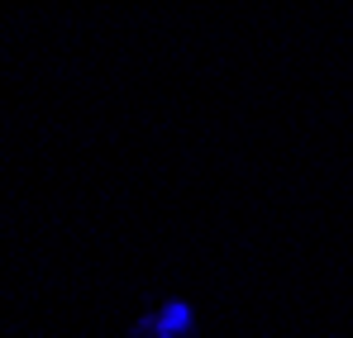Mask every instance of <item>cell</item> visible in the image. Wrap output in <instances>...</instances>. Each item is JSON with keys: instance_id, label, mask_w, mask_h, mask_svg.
I'll return each mask as SVG.
<instances>
[{"instance_id": "6da1fadb", "label": "cell", "mask_w": 353, "mask_h": 338, "mask_svg": "<svg viewBox=\"0 0 353 338\" xmlns=\"http://www.w3.org/2000/svg\"><path fill=\"white\" fill-rule=\"evenodd\" d=\"M129 338H201V300L196 295H181V291H163L153 300H143L129 324Z\"/></svg>"}]
</instances>
